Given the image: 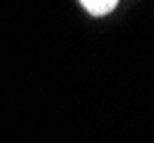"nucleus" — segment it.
I'll return each mask as SVG.
<instances>
[{"label":"nucleus","mask_w":154,"mask_h":143,"mask_svg":"<svg viewBox=\"0 0 154 143\" xmlns=\"http://www.w3.org/2000/svg\"><path fill=\"white\" fill-rule=\"evenodd\" d=\"M78 2L83 5V9L90 16H106L117 7L120 0H78Z\"/></svg>","instance_id":"obj_1"}]
</instances>
